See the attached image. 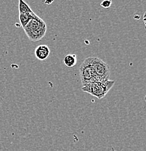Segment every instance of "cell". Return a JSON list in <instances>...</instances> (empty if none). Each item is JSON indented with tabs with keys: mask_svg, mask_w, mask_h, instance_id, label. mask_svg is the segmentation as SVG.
<instances>
[{
	"mask_svg": "<svg viewBox=\"0 0 146 151\" xmlns=\"http://www.w3.org/2000/svg\"><path fill=\"white\" fill-rule=\"evenodd\" d=\"M23 29L30 40L37 42L41 40L46 34V23L40 17L36 15Z\"/></svg>",
	"mask_w": 146,
	"mask_h": 151,
	"instance_id": "obj_1",
	"label": "cell"
},
{
	"mask_svg": "<svg viewBox=\"0 0 146 151\" xmlns=\"http://www.w3.org/2000/svg\"><path fill=\"white\" fill-rule=\"evenodd\" d=\"M114 84H115V81H111L109 79L103 81H96V82L84 85L81 87V90L83 92L90 94L91 95L97 98L102 99L106 95V94L113 87Z\"/></svg>",
	"mask_w": 146,
	"mask_h": 151,
	"instance_id": "obj_2",
	"label": "cell"
},
{
	"mask_svg": "<svg viewBox=\"0 0 146 151\" xmlns=\"http://www.w3.org/2000/svg\"><path fill=\"white\" fill-rule=\"evenodd\" d=\"M93 70L97 81L108 80L110 76V68L106 63L97 57H89L84 60Z\"/></svg>",
	"mask_w": 146,
	"mask_h": 151,
	"instance_id": "obj_3",
	"label": "cell"
},
{
	"mask_svg": "<svg viewBox=\"0 0 146 151\" xmlns=\"http://www.w3.org/2000/svg\"><path fill=\"white\" fill-rule=\"evenodd\" d=\"M79 73L80 78H81V81L83 86L98 81L96 76H95V73H94L93 70L90 68V66L86 63L84 61L81 64V66H80Z\"/></svg>",
	"mask_w": 146,
	"mask_h": 151,
	"instance_id": "obj_4",
	"label": "cell"
},
{
	"mask_svg": "<svg viewBox=\"0 0 146 151\" xmlns=\"http://www.w3.org/2000/svg\"><path fill=\"white\" fill-rule=\"evenodd\" d=\"M50 54V50L47 45H39L35 50V55L39 60H45Z\"/></svg>",
	"mask_w": 146,
	"mask_h": 151,
	"instance_id": "obj_5",
	"label": "cell"
},
{
	"mask_svg": "<svg viewBox=\"0 0 146 151\" xmlns=\"http://www.w3.org/2000/svg\"><path fill=\"white\" fill-rule=\"evenodd\" d=\"M77 63V58L75 54H68L63 58L64 65L68 68L73 67Z\"/></svg>",
	"mask_w": 146,
	"mask_h": 151,
	"instance_id": "obj_6",
	"label": "cell"
},
{
	"mask_svg": "<svg viewBox=\"0 0 146 151\" xmlns=\"http://www.w3.org/2000/svg\"><path fill=\"white\" fill-rule=\"evenodd\" d=\"M18 9H19L20 14H31L34 13L32 9L29 7V4L26 1L23 0H19V4H18Z\"/></svg>",
	"mask_w": 146,
	"mask_h": 151,
	"instance_id": "obj_7",
	"label": "cell"
},
{
	"mask_svg": "<svg viewBox=\"0 0 146 151\" xmlns=\"http://www.w3.org/2000/svg\"><path fill=\"white\" fill-rule=\"evenodd\" d=\"M36 15V14L31 13V14H20L19 15V20L20 25L23 28H25V26L29 23L30 20H31L34 16Z\"/></svg>",
	"mask_w": 146,
	"mask_h": 151,
	"instance_id": "obj_8",
	"label": "cell"
},
{
	"mask_svg": "<svg viewBox=\"0 0 146 151\" xmlns=\"http://www.w3.org/2000/svg\"><path fill=\"white\" fill-rule=\"evenodd\" d=\"M111 4H112V1H111V0H105V1H102L100 5L103 8H109Z\"/></svg>",
	"mask_w": 146,
	"mask_h": 151,
	"instance_id": "obj_9",
	"label": "cell"
},
{
	"mask_svg": "<svg viewBox=\"0 0 146 151\" xmlns=\"http://www.w3.org/2000/svg\"><path fill=\"white\" fill-rule=\"evenodd\" d=\"M143 23H144V25H145V28H146V11L145 12V13H144V15H143Z\"/></svg>",
	"mask_w": 146,
	"mask_h": 151,
	"instance_id": "obj_10",
	"label": "cell"
},
{
	"mask_svg": "<svg viewBox=\"0 0 146 151\" xmlns=\"http://www.w3.org/2000/svg\"><path fill=\"white\" fill-rule=\"evenodd\" d=\"M53 2V1H45V3H46V4H51V3Z\"/></svg>",
	"mask_w": 146,
	"mask_h": 151,
	"instance_id": "obj_11",
	"label": "cell"
},
{
	"mask_svg": "<svg viewBox=\"0 0 146 151\" xmlns=\"http://www.w3.org/2000/svg\"><path fill=\"white\" fill-rule=\"evenodd\" d=\"M144 100H145V103H146V94H145V98H144Z\"/></svg>",
	"mask_w": 146,
	"mask_h": 151,
	"instance_id": "obj_12",
	"label": "cell"
}]
</instances>
